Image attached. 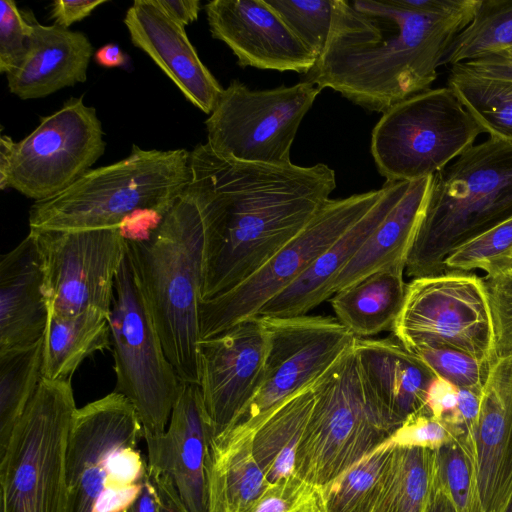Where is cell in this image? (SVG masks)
Returning a JSON list of instances; mask_svg holds the SVG:
<instances>
[{
  "label": "cell",
  "instance_id": "6",
  "mask_svg": "<svg viewBox=\"0 0 512 512\" xmlns=\"http://www.w3.org/2000/svg\"><path fill=\"white\" fill-rule=\"evenodd\" d=\"M142 438L136 409L121 393L77 408L66 452L64 512H124L147 475L138 449Z\"/></svg>",
  "mask_w": 512,
  "mask_h": 512
},
{
  "label": "cell",
  "instance_id": "25",
  "mask_svg": "<svg viewBox=\"0 0 512 512\" xmlns=\"http://www.w3.org/2000/svg\"><path fill=\"white\" fill-rule=\"evenodd\" d=\"M474 445L481 504L484 512H493L512 447V359L491 363L482 387Z\"/></svg>",
  "mask_w": 512,
  "mask_h": 512
},
{
  "label": "cell",
  "instance_id": "18",
  "mask_svg": "<svg viewBox=\"0 0 512 512\" xmlns=\"http://www.w3.org/2000/svg\"><path fill=\"white\" fill-rule=\"evenodd\" d=\"M148 469L166 479L187 512H211L214 434L198 384L185 383L165 432L145 434Z\"/></svg>",
  "mask_w": 512,
  "mask_h": 512
},
{
  "label": "cell",
  "instance_id": "31",
  "mask_svg": "<svg viewBox=\"0 0 512 512\" xmlns=\"http://www.w3.org/2000/svg\"><path fill=\"white\" fill-rule=\"evenodd\" d=\"M435 472V450L394 445L372 512H424Z\"/></svg>",
  "mask_w": 512,
  "mask_h": 512
},
{
  "label": "cell",
  "instance_id": "17",
  "mask_svg": "<svg viewBox=\"0 0 512 512\" xmlns=\"http://www.w3.org/2000/svg\"><path fill=\"white\" fill-rule=\"evenodd\" d=\"M270 330L253 317L198 344L199 387L214 439L239 419L263 383Z\"/></svg>",
  "mask_w": 512,
  "mask_h": 512
},
{
  "label": "cell",
  "instance_id": "23",
  "mask_svg": "<svg viewBox=\"0 0 512 512\" xmlns=\"http://www.w3.org/2000/svg\"><path fill=\"white\" fill-rule=\"evenodd\" d=\"M32 31L22 64L7 74L9 91L20 99L48 96L85 82L93 46L80 31L40 24L30 11Z\"/></svg>",
  "mask_w": 512,
  "mask_h": 512
},
{
  "label": "cell",
  "instance_id": "42",
  "mask_svg": "<svg viewBox=\"0 0 512 512\" xmlns=\"http://www.w3.org/2000/svg\"><path fill=\"white\" fill-rule=\"evenodd\" d=\"M490 305L494 360L512 359V271L483 278Z\"/></svg>",
  "mask_w": 512,
  "mask_h": 512
},
{
  "label": "cell",
  "instance_id": "47",
  "mask_svg": "<svg viewBox=\"0 0 512 512\" xmlns=\"http://www.w3.org/2000/svg\"><path fill=\"white\" fill-rule=\"evenodd\" d=\"M155 3L171 20L183 27L194 22L201 9L198 0H155Z\"/></svg>",
  "mask_w": 512,
  "mask_h": 512
},
{
  "label": "cell",
  "instance_id": "1",
  "mask_svg": "<svg viewBox=\"0 0 512 512\" xmlns=\"http://www.w3.org/2000/svg\"><path fill=\"white\" fill-rule=\"evenodd\" d=\"M480 0H334L324 51L306 80L384 113L430 89Z\"/></svg>",
  "mask_w": 512,
  "mask_h": 512
},
{
  "label": "cell",
  "instance_id": "11",
  "mask_svg": "<svg viewBox=\"0 0 512 512\" xmlns=\"http://www.w3.org/2000/svg\"><path fill=\"white\" fill-rule=\"evenodd\" d=\"M376 190L329 199L310 222L260 269L232 289L200 304V335L207 339L240 322L257 317L261 309L293 283L385 193Z\"/></svg>",
  "mask_w": 512,
  "mask_h": 512
},
{
  "label": "cell",
  "instance_id": "16",
  "mask_svg": "<svg viewBox=\"0 0 512 512\" xmlns=\"http://www.w3.org/2000/svg\"><path fill=\"white\" fill-rule=\"evenodd\" d=\"M30 232L41 259L49 316L87 310L110 316L115 278L126 256L120 228Z\"/></svg>",
  "mask_w": 512,
  "mask_h": 512
},
{
  "label": "cell",
  "instance_id": "29",
  "mask_svg": "<svg viewBox=\"0 0 512 512\" xmlns=\"http://www.w3.org/2000/svg\"><path fill=\"white\" fill-rule=\"evenodd\" d=\"M314 383L280 404L251 435L253 456L270 484L295 475L297 448L314 404Z\"/></svg>",
  "mask_w": 512,
  "mask_h": 512
},
{
  "label": "cell",
  "instance_id": "50",
  "mask_svg": "<svg viewBox=\"0 0 512 512\" xmlns=\"http://www.w3.org/2000/svg\"><path fill=\"white\" fill-rule=\"evenodd\" d=\"M493 512H512V447Z\"/></svg>",
  "mask_w": 512,
  "mask_h": 512
},
{
  "label": "cell",
  "instance_id": "36",
  "mask_svg": "<svg viewBox=\"0 0 512 512\" xmlns=\"http://www.w3.org/2000/svg\"><path fill=\"white\" fill-rule=\"evenodd\" d=\"M434 475L457 512H484L478 489L473 439L461 435L436 449Z\"/></svg>",
  "mask_w": 512,
  "mask_h": 512
},
{
  "label": "cell",
  "instance_id": "13",
  "mask_svg": "<svg viewBox=\"0 0 512 512\" xmlns=\"http://www.w3.org/2000/svg\"><path fill=\"white\" fill-rule=\"evenodd\" d=\"M321 90L306 79L265 90H252L234 79L205 121L207 144L223 157L273 165L291 163L299 126Z\"/></svg>",
  "mask_w": 512,
  "mask_h": 512
},
{
  "label": "cell",
  "instance_id": "33",
  "mask_svg": "<svg viewBox=\"0 0 512 512\" xmlns=\"http://www.w3.org/2000/svg\"><path fill=\"white\" fill-rule=\"evenodd\" d=\"M43 344L0 350V453L42 379Z\"/></svg>",
  "mask_w": 512,
  "mask_h": 512
},
{
  "label": "cell",
  "instance_id": "39",
  "mask_svg": "<svg viewBox=\"0 0 512 512\" xmlns=\"http://www.w3.org/2000/svg\"><path fill=\"white\" fill-rule=\"evenodd\" d=\"M436 374L459 389L482 388L492 362L449 348H423L414 352Z\"/></svg>",
  "mask_w": 512,
  "mask_h": 512
},
{
  "label": "cell",
  "instance_id": "49",
  "mask_svg": "<svg viewBox=\"0 0 512 512\" xmlns=\"http://www.w3.org/2000/svg\"><path fill=\"white\" fill-rule=\"evenodd\" d=\"M124 512H159L158 492L148 470L137 498Z\"/></svg>",
  "mask_w": 512,
  "mask_h": 512
},
{
  "label": "cell",
  "instance_id": "55",
  "mask_svg": "<svg viewBox=\"0 0 512 512\" xmlns=\"http://www.w3.org/2000/svg\"><path fill=\"white\" fill-rule=\"evenodd\" d=\"M510 271H512V267H511Z\"/></svg>",
  "mask_w": 512,
  "mask_h": 512
},
{
  "label": "cell",
  "instance_id": "40",
  "mask_svg": "<svg viewBox=\"0 0 512 512\" xmlns=\"http://www.w3.org/2000/svg\"><path fill=\"white\" fill-rule=\"evenodd\" d=\"M243 512H320L319 489L291 475L271 484Z\"/></svg>",
  "mask_w": 512,
  "mask_h": 512
},
{
  "label": "cell",
  "instance_id": "22",
  "mask_svg": "<svg viewBox=\"0 0 512 512\" xmlns=\"http://www.w3.org/2000/svg\"><path fill=\"white\" fill-rule=\"evenodd\" d=\"M410 183L385 181L386 190L379 201L335 240L293 283L270 300L258 316H303L330 299L331 287L337 276L404 195Z\"/></svg>",
  "mask_w": 512,
  "mask_h": 512
},
{
  "label": "cell",
  "instance_id": "19",
  "mask_svg": "<svg viewBox=\"0 0 512 512\" xmlns=\"http://www.w3.org/2000/svg\"><path fill=\"white\" fill-rule=\"evenodd\" d=\"M204 9L212 37L241 67L307 74L317 61L265 0H214Z\"/></svg>",
  "mask_w": 512,
  "mask_h": 512
},
{
  "label": "cell",
  "instance_id": "15",
  "mask_svg": "<svg viewBox=\"0 0 512 512\" xmlns=\"http://www.w3.org/2000/svg\"><path fill=\"white\" fill-rule=\"evenodd\" d=\"M96 109L83 97H71L42 117L25 138L15 142L1 190L12 188L35 201L67 189L104 154L106 142Z\"/></svg>",
  "mask_w": 512,
  "mask_h": 512
},
{
  "label": "cell",
  "instance_id": "41",
  "mask_svg": "<svg viewBox=\"0 0 512 512\" xmlns=\"http://www.w3.org/2000/svg\"><path fill=\"white\" fill-rule=\"evenodd\" d=\"M32 26L30 11L19 10L11 0L0 2V72L17 69L26 57Z\"/></svg>",
  "mask_w": 512,
  "mask_h": 512
},
{
  "label": "cell",
  "instance_id": "54",
  "mask_svg": "<svg viewBox=\"0 0 512 512\" xmlns=\"http://www.w3.org/2000/svg\"><path fill=\"white\" fill-rule=\"evenodd\" d=\"M496 53H501V54H503V55H505L507 57L512 58V47L507 48V49L502 50V51H499V52H496Z\"/></svg>",
  "mask_w": 512,
  "mask_h": 512
},
{
  "label": "cell",
  "instance_id": "53",
  "mask_svg": "<svg viewBox=\"0 0 512 512\" xmlns=\"http://www.w3.org/2000/svg\"><path fill=\"white\" fill-rule=\"evenodd\" d=\"M15 142L10 136L1 135L0 139V188L5 184L10 167L11 156Z\"/></svg>",
  "mask_w": 512,
  "mask_h": 512
},
{
  "label": "cell",
  "instance_id": "14",
  "mask_svg": "<svg viewBox=\"0 0 512 512\" xmlns=\"http://www.w3.org/2000/svg\"><path fill=\"white\" fill-rule=\"evenodd\" d=\"M262 318L270 330L263 383L236 423L217 438L250 437L274 409L319 379L356 338L336 317Z\"/></svg>",
  "mask_w": 512,
  "mask_h": 512
},
{
  "label": "cell",
  "instance_id": "21",
  "mask_svg": "<svg viewBox=\"0 0 512 512\" xmlns=\"http://www.w3.org/2000/svg\"><path fill=\"white\" fill-rule=\"evenodd\" d=\"M354 351L365 389L384 419L395 429L426 406L436 374L394 336L356 338Z\"/></svg>",
  "mask_w": 512,
  "mask_h": 512
},
{
  "label": "cell",
  "instance_id": "4",
  "mask_svg": "<svg viewBox=\"0 0 512 512\" xmlns=\"http://www.w3.org/2000/svg\"><path fill=\"white\" fill-rule=\"evenodd\" d=\"M511 217L512 143L489 137L433 175L407 275L445 273V260L458 246Z\"/></svg>",
  "mask_w": 512,
  "mask_h": 512
},
{
  "label": "cell",
  "instance_id": "38",
  "mask_svg": "<svg viewBox=\"0 0 512 512\" xmlns=\"http://www.w3.org/2000/svg\"><path fill=\"white\" fill-rule=\"evenodd\" d=\"M318 59L328 41L334 0H265Z\"/></svg>",
  "mask_w": 512,
  "mask_h": 512
},
{
  "label": "cell",
  "instance_id": "7",
  "mask_svg": "<svg viewBox=\"0 0 512 512\" xmlns=\"http://www.w3.org/2000/svg\"><path fill=\"white\" fill-rule=\"evenodd\" d=\"M313 391L294 474L321 489L384 444L396 429L365 389L354 343L314 383Z\"/></svg>",
  "mask_w": 512,
  "mask_h": 512
},
{
  "label": "cell",
  "instance_id": "28",
  "mask_svg": "<svg viewBox=\"0 0 512 512\" xmlns=\"http://www.w3.org/2000/svg\"><path fill=\"white\" fill-rule=\"evenodd\" d=\"M109 317L97 310L73 316H49L43 336L42 378L71 381L86 358L109 349Z\"/></svg>",
  "mask_w": 512,
  "mask_h": 512
},
{
  "label": "cell",
  "instance_id": "9",
  "mask_svg": "<svg viewBox=\"0 0 512 512\" xmlns=\"http://www.w3.org/2000/svg\"><path fill=\"white\" fill-rule=\"evenodd\" d=\"M482 129L448 87L428 89L385 111L371 134V154L388 182L433 176Z\"/></svg>",
  "mask_w": 512,
  "mask_h": 512
},
{
  "label": "cell",
  "instance_id": "26",
  "mask_svg": "<svg viewBox=\"0 0 512 512\" xmlns=\"http://www.w3.org/2000/svg\"><path fill=\"white\" fill-rule=\"evenodd\" d=\"M433 176L411 181L408 189L332 284V296L385 267H406L425 215Z\"/></svg>",
  "mask_w": 512,
  "mask_h": 512
},
{
  "label": "cell",
  "instance_id": "43",
  "mask_svg": "<svg viewBox=\"0 0 512 512\" xmlns=\"http://www.w3.org/2000/svg\"><path fill=\"white\" fill-rule=\"evenodd\" d=\"M457 437L453 428L434 417L425 406L410 414L392 433L389 441L394 445L436 450Z\"/></svg>",
  "mask_w": 512,
  "mask_h": 512
},
{
  "label": "cell",
  "instance_id": "30",
  "mask_svg": "<svg viewBox=\"0 0 512 512\" xmlns=\"http://www.w3.org/2000/svg\"><path fill=\"white\" fill-rule=\"evenodd\" d=\"M270 485L253 456L251 437L213 440L211 512H243Z\"/></svg>",
  "mask_w": 512,
  "mask_h": 512
},
{
  "label": "cell",
  "instance_id": "46",
  "mask_svg": "<svg viewBox=\"0 0 512 512\" xmlns=\"http://www.w3.org/2000/svg\"><path fill=\"white\" fill-rule=\"evenodd\" d=\"M107 0H56L51 6V19L63 28L69 27L88 17L99 5Z\"/></svg>",
  "mask_w": 512,
  "mask_h": 512
},
{
  "label": "cell",
  "instance_id": "24",
  "mask_svg": "<svg viewBox=\"0 0 512 512\" xmlns=\"http://www.w3.org/2000/svg\"><path fill=\"white\" fill-rule=\"evenodd\" d=\"M48 317L41 259L29 232L0 260V350L41 339Z\"/></svg>",
  "mask_w": 512,
  "mask_h": 512
},
{
  "label": "cell",
  "instance_id": "52",
  "mask_svg": "<svg viewBox=\"0 0 512 512\" xmlns=\"http://www.w3.org/2000/svg\"><path fill=\"white\" fill-rule=\"evenodd\" d=\"M424 512H457L453 502L439 484L435 475Z\"/></svg>",
  "mask_w": 512,
  "mask_h": 512
},
{
  "label": "cell",
  "instance_id": "20",
  "mask_svg": "<svg viewBox=\"0 0 512 512\" xmlns=\"http://www.w3.org/2000/svg\"><path fill=\"white\" fill-rule=\"evenodd\" d=\"M123 21L132 44L155 62L190 103L211 114L224 88L201 61L185 28L155 0L134 1Z\"/></svg>",
  "mask_w": 512,
  "mask_h": 512
},
{
  "label": "cell",
  "instance_id": "10",
  "mask_svg": "<svg viewBox=\"0 0 512 512\" xmlns=\"http://www.w3.org/2000/svg\"><path fill=\"white\" fill-rule=\"evenodd\" d=\"M109 325L115 391L135 407L143 435L165 432L186 382L179 377L164 351L127 254L115 278Z\"/></svg>",
  "mask_w": 512,
  "mask_h": 512
},
{
  "label": "cell",
  "instance_id": "34",
  "mask_svg": "<svg viewBox=\"0 0 512 512\" xmlns=\"http://www.w3.org/2000/svg\"><path fill=\"white\" fill-rule=\"evenodd\" d=\"M512 47V0H480L472 21L453 39L440 65H455Z\"/></svg>",
  "mask_w": 512,
  "mask_h": 512
},
{
  "label": "cell",
  "instance_id": "44",
  "mask_svg": "<svg viewBox=\"0 0 512 512\" xmlns=\"http://www.w3.org/2000/svg\"><path fill=\"white\" fill-rule=\"evenodd\" d=\"M458 393V387L437 376L429 387L426 407L434 417L446 422L457 407Z\"/></svg>",
  "mask_w": 512,
  "mask_h": 512
},
{
  "label": "cell",
  "instance_id": "37",
  "mask_svg": "<svg viewBox=\"0 0 512 512\" xmlns=\"http://www.w3.org/2000/svg\"><path fill=\"white\" fill-rule=\"evenodd\" d=\"M445 267L466 272L480 269L487 276L509 271L512 267V217L458 246L445 260Z\"/></svg>",
  "mask_w": 512,
  "mask_h": 512
},
{
  "label": "cell",
  "instance_id": "35",
  "mask_svg": "<svg viewBox=\"0 0 512 512\" xmlns=\"http://www.w3.org/2000/svg\"><path fill=\"white\" fill-rule=\"evenodd\" d=\"M387 440L319 489L320 512H372L380 478L392 449Z\"/></svg>",
  "mask_w": 512,
  "mask_h": 512
},
{
  "label": "cell",
  "instance_id": "8",
  "mask_svg": "<svg viewBox=\"0 0 512 512\" xmlns=\"http://www.w3.org/2000/svg\"><path fill=\"white\" fill-rule=\"evenodd\" d=\"M76 409L71 381L41 379L0 453L2 512H64L66 452Z\"/></svg>",
  "mask_w": 512,
  "mask_h": 512
},
{
  "label": "cell",
  "instance_id": "51",
  "mask_svg": "<svg viewBox=\"0 0 512 512\" xmlns=\"http://www.w3.org/2000/svg\"><path fill=\"white\" fill-rule=\"evenodd\" d=\"M96 63L105 68L124 66L127 63V55L114 43L101 46L94 55Z\"/></svg>",
  "mask_w": 512,
  "mask_h": 512
},
{
  "label": "cell",
  "instance_id": "12",
  "mask_svg": "<svg viewBox=\"0 0 512 512\" xmlns=\"http://www.w3.org/2000/svg\"><path fill=\"white\" fill-rule=\"evenodd\" d=\"M406 349L449 348L494 361V334L483 278L448 270L407 284L402 310L391 330Z\"/></svg>",
  "mask_w": 512,
  "mask_h": 512
},
{
  "label": "cell",
  "instance_id": "48",
  "mask_svg": "<svg viewBox=\"0 0 512 512\" xmlns=\"http://www.w3.org/2000/svg\"><path fill=\"white\" fill-rule=\"evenodd\" d=\"M159 496V512H187L178 499L171 484L148 469Z\"/></svg>",
  "mask_w": 512,
  "mask_h": 512
},
{
  "label": "cell",
  "instance_id": "5",
  "mask_svg": "<svg viewBox=\"0 0 512 512\" xmlns=\"http://www.w3.org/2000/svg\"><path fill=\"white\" fill-rule=\"evenodd\" d=\"M189 161L186 149L144 150L133 145L124 159L90 169L59 194L35 201L30 230L119 228L143 210L165 216L190 181Z\"/></svg>",
  "mask_w": 512,
  "mask_h": 512
},
{
  "label": "cell",
  "instance_id": "27",
  "mask_svg": "<svg viewBox=\"0 0 512 512\" xmlns=\"http://www.w3.org/2000/svg\"><path fill=\"white\" fill-rule=\"evenodd\" d=\"M405 269L382 268L333 294L330 303L336 318L354 337L392 330L406 297Z\"/></svg>",
  "mask_w": 512,
  "mask_h": 512
},
{
  "label": "cell",
  "instance_id": "45",
  "mask_svg": "<svg viewBox=\"0 0 512 512\" xmlns=\"http://www.w3.org/2000/svg\"><path fill=\"white\" fill-rule=\"evenodd\" d=\"M457 65L474 75L512 81V58L501 53H492Z\"/></svg>",
  "mask_w": 512,
  "mask_h": 512
},
{
  "label": "cell",
  "instance_id": "3",
  "mask_svg": "<svg viewBox=\"0 0 512 512\" xmlns=\"http://www.w3.org/2000/svg\"><path fill=\"white\" fill-rule=\"evenodd\" d=\"M210 221L205 194L188 185L147 239L126 241V254L149 317L182 381L199 384L200 304Z\"/></svg>",
  "mask_w": 512,
  "mask_h": 512
},
{
  "label": "cell",
  "instance_id": "2",
  "mask_svg": "<svg viewBox=\"0 0 512 512\" xmlns=\"http://www.w3.org/2000/svg\"><path fill=\"white\" fill-rule=\"evenodd\" d=\"M190 179L203 190L210 243L202 301L237 286L293 239L330 199L335 172L324 163L246 162L207 143L190 152Z\"/></svg>",
  "mask_w": 512,
  "mask_h": 512
},
{
  "label": "cell",
  "instance_id": "32",
  "mask_svg": "<svg viewBox=\"0 0 512 512\" xmlns=\"http://www.w3.org/2000/svg\"><path fill=\"white\" fill-rule=\"evenodd\" d=\"M447 86L483 133L512 143V81L474 75L455 64Z\"/></svg>",
  "mask_w": 512,
  "mask_h": 512
}]
</instances>
